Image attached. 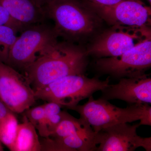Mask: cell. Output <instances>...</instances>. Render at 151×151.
<instances>
[{
  "label": "cell",
  "mask_w": 151,
  "mask_h": 151,
  "mask_svg": "<svg viewBox=\"0 0 151 151\" xmlns=\"http://www.w3.org/2000/svg\"><path fill=\"white\" fill-rule=\"evenodd\" d=\"M86 50L64 41L52 45L24 72L34 91L72 74H84L88 65Z\"/></svg>",
  "instance_id": "cell-1"
},
{
  "label": "cell",
  "mask_w": 151,
  "mask_h": 151,
  "mask_svg": "<svg viewBox=\"0 0 151 151\" xmlns=\"http://www.w3.org/2000/svg\"><path fill=\"white\" fill-rule=\"evenodd\" d=\"M42 8L46 18L54 22L58 37L65 41L79 44L100 33L103 20L81 1L49 0Z\"/></svg>",
  "instance_id": "cell-2"
},
{
  "label": "cell",
  "mask_w": 151,
  "mask_h": 151,
  "mask_svg": "<svg viewBox=\"0 0 151 151\" xmlns=\"http://www.w3.org/2000/svg\"><path fill=\"white\" fill-rule=\"evenodd\" d=\"M83 105H77L71 108L80 115L95 133L106 127L119 123H132L140 121V126H151V107L148 104L129 105L122 108L113 105L108 100L93 96Z\"/></svg>",
  "instance_id": "cell-3"
},
{
  "label": "cell",
  "mask_w": 151,
  "mask_h": 151,
  "mask_svg": "<svg viewBox=\"0 0 151 151\" xmlns=\"http://www.w3.org/2000/svg\"><path fill=\"white\" fill-rule=\"evenodd\" d=\"M109 77L102 80L98 76L89 78L84 74H72L55 80L35 91L36 100L57 103L71 110L81 100L89 98L109 84Z\"/></svg>",
  "instance_id": "cell-4"
},
{
  "label": "cell",
  "mask_w": 151,
  "mask_h": 151,
  "mask_svg": "<svg viewBox=\"0 0 151 151\" xmlns=\"http://www.w3.org/2000/svg\"><path fill=\"white\" fill-rule=\"evenodd\" d=\"M58 38L53 27L43 22L27 26L18 36L5 63L24 72L56 43Z\"/></svg>",
  "instance_id": "cell-5"
},
{
  "label": "cell",
  "mask_w": 151,
  "mask_h": 151,
  "mask_svg": "<svg viewBox=\"0 0 151 151\" xmlns=\"http://www.w3.org/2000/svg\"><path fill=\"white\" fill-rule=\"evenodd\" d=\"M151 37L145 39L119 56L97 58L95 69L119 80L144 75L151 66Z\"/></svg>",
  "instance_id": "cell-6"
},
{
  "label": "cell",
  "mask_w": 151,
  "mask_h": 151,
  "mask_svg": "<svg viewBox=\"0 0 151 151\" xmlns=\"http://www.w3.org/2000/svg\"><path fill=\"white\" fill-rule=\"evenodd\" d=\"M151 33L150 27L133 29L113 26L95 37L86 53L97 58L119 56L151 37Z\"/></svg>",
  "instance_id": "cell-7"
},
{
  "label": "cell",
  "mask_w": 151,
  "mask_h": 151,
  "mask_svg": "<svg viewBox=\"0 0 151 151\" xmlns=\"http://www.w3.org/2000/svg\"><path fill=\"white\" fill-rule=\"evenodd\" d=\"M0 100L13 113H22L35 103V91L27 77L0 61Z\"/></svg>",
  "instance_id": "cell-8"
},
{
  "label": "cell",
  "mask_w": 151,
  "mask_h": 151,
  "mask_svg": "<svg viewBox=\"0 0 151 151\" xmlns=\"http://www.w3.org/2000/svg\"><path fill=\"white\" fill-rule=\"evenodd\" d=\"M93 10L113 27L133 29L150 27L151 8L141 0H124L114 6Z\"/></svg>",
  "instance_id": "cell-9"
},
{
  "label": "cell",
  "mask_w": 151,
  "mask_h": 151,
  "mask_svg": "<svg viewBox=\"0 0 151 151\" xmlns=\"http://www.w3.org/2000/svg\"><path fill=\"white\" fill-rule=\"evenodd\" d=\"M139 124L119 123L100 130L96 133V151H133L142 147L151 150V138L142 137L137 133Z\"/></svg>",
  "instance_id": "cell-10"
},
{
  "label": "cell",
  "mask_w": 151,
  "mask_h": 151,
  "mask_svg": "<svg viewBox=\"0 0 151 151\" xmlns=\"http://www.w3.org/2000/svg\"><path fill=\"white\" fill-rule=\"evenodd\" d=\"M100 98L106 100H120L129 105L151 103V78L146 73L141 76L119 79L115 84H108Z\"/></svg>",
  "instance_id": "cell-11"
},
{
  "label": "cell",
  "mask_w": 151,
  "mask_h": 151,
  "mask_svg": "<svg viewBox=\"0 0 151 151\" xmlns=\"http://www.w3.org/2000/svg\"><path fill=\"white\" fill-rule=\"evenodd\" d=\"M96 133L93 131L62 138H43L40 141L41 151H96Z\"/></svg>",
  "instance_id": "cell-12"
},
{
  "label": "cell",
  "mask_w": 151,
  "mask_h": 151,
  "mask_svg": "<svg viewBox=\"0 0 151 151\" xmlns=\"http://www.w3.org/2000/svg\"><path fill=\"white\" fill-rule=\"evenodd\" d=\"M0 4L25 27L43 22L46 19L42 8L33 0H0Z\"/></svg>",
  "instance_id": "cell-13"
},
{
  "label": "cell",
  "mask_w": 151,
  "mask_h": 151,
  "mask_svg": "<svg viewBox=\"0 0 151 151\" xmlns=\"http://www.w3.org/2000/svg\"><path fill=\"white\" fill-rule=\"evenodd\" d=\"M22 123L18 124L14 151H40V140L35 127L24 115Z\"/></svg>",
  "instance_id": "cell-14"
},
{
  "label": "cell",
  "mask_w": 151,
  "mask_h": 151,
  "mask_svg": "<svg viewBox=\"0 0 151 151\" xmlns=\"http://www.w3.org/2000/svg\"><path fill=\"white\" fill-rule=\"evenodd\" d=\"M94 131L88 123L81 118L77 119L65 111L64 117L54 132L49 137L62 138Z\"/></svg>",
  "instance_id": "cell-15"
},
{
  "label": "cell",
  "mask_w": 151,
  "mask_h": 151,
  "mask_svg": "<svg viewBox=\"0 0 151 151\" xmlns=\"http://www.w3.org/2000/svg\"><path fill=\"white\" fill-rule=\"evenodd\" d=\"M18 124L13 112L0 122V142L11 151H14Z\"/></svg>",
  "instance_id": "cell-16"
},
{
  "label": "cell",
  "mask_w": 151,
  "mask_h": 151,
  "mask_svg": "<svg viewBox=\"0 0 151 151\" xmlns=\"http://www.w3.org/2000/svg\"><path fill=\"white\" fill-rule=\"evenodd\" d=\"M19 32L7 25H0V61L5 63L11 48L16 40Z\"/></svg>",
  "instance_id": "cell-17"
},
{
  "label": "cell",
  "mask_w": 151,
  "mask_h": 151,
  "mask_svg": "<svg viewBox=\"0 0 151 151\" xmlns=\"http://www.w3.org/2000/svg\"><path fill=\"white\" fill-rule=\"evenodd\" d=\"M23 113L37 130L40 137L46 138L49 136L43 105L30 108Z\"/></svg>",
  "instance_id": "cell-18"
},
{
  "label": "cell",
  "mask_w": 151,
  "mask_h": 151,
  "mask_svg": "<svg viewBox=\"0 0 151 151\" xmlns=\"http://www.w3.org/2000/svg\"><path fill=\"white\" fill-rule=\"evenodd\" d=\"M42 105L50 136L63 119L65 111H61V106L54 102H47Z\"/></svg>",
  "instance_id": "cell-19"
},
{
  "label": "cell",
  "mask_w": 151,
  "mask_h": 151,
  "mask_svg": "<svg viewBox=\"0 0 151 151\" xmlns=\"http://www.w3.org/2000/svg\"><path fill=\"white\" fill-rule=\"evenodd\" d=\"M2 25L12 27L20 32L26 27L14 19L0 4V25Z\"/></svg>",
  "instance_id": "cell-20"
},
{
  "label": "cell",
  "mask_w": 151,
  "mask_h": 151,
  "mask_svg": "<svg viewBox=\"0 0 151 151\" xmlns=\"http://www.w3.org/2000/svg\"><path fill=\"white\" fill-rule=\"evenodd\" d=\"M124 0H82L81 1L92 9L115 5Z\"/></svg>",
  "instance_id": "cell-21"
},
{
  "label": "cell",
  "mask_w": 151,
  "mask_h": 151,
  "mask_svg": "<svg viewBox=\"0 0 151 151\" xmlns=\"http://www.w3.org/2000/svg\"><path fill=\"white\" fill-rule=\"evenodd\" d=\"M12 111L4 103L0 100V122L5 118Z\"/></svg>",
  "instance_id": "cell-22"
},
{
  "label": "cell",
  "mask_w": 151,
  "mask_h": 151,
  "mask_svg": "<svg viewBox=\"0 0 151 151\" xmlns=\"http://www.w3.org/2000/svg\"><path fill=\"white\" fill-rule=\"evenodd\" d=\"M39 6L42 7L49 0H33Z\"/></svg>",
  "instance_id": "cell-23"
},
{
  "label": "cell",
  "mask_w": 151,
  "mask_h": 151,
  "mask_svg": "<svg viewBox=\"0 0 151 151\" xmlns=\"http://www.w3.org/2000/svg\"><path fill=\"white\" fill-rule=\"evenodd\" d=\"M4 150V148H3L2 143L0 142V151H3Z\"/></svg>",
  "instance_id": "cell-24"
},
{
  "label": "cell",
  "mask_w": 151,
  "mask_h": 151,
  "mask_svg": "<svg viewBox=\"0 0 151 151\" xmlns=\"http://www.w3.org/2000/svg\"><path fill=\"white\" fill-rule=\"evenodd\" d=\"M148 2L149 3V4H150V5H151V0H147Z\"/></svg>",
  "instance_id": "cell-25"
}]
</instances>
